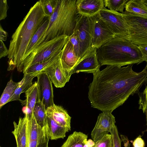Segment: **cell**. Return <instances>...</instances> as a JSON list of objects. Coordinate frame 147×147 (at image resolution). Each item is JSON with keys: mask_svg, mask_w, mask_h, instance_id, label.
Masks as SVG:
<instances>
[{"mask_svg": "<svg viewBox=\"0 0 147 147\" xmlns=\"http://www.w3.org/2000/svg\"><path fill=\"white\" fill-rule=\"evenodd\" d=\"M33 113L37 123L45 128L47 117V108L42 102L39 101L36 103Z\"/></svg>", "mask_w": 147, "mask_h": 147, "instance_id": "26", "label": "cell"}, {"mask_svg": "<svg viewBox=\"0 0 147 147\" xmlns=\"http://www.w3.org/2000/svg\"><path fill=\"white\" fill-rule=\"evenodd\" d=\"M97 50L96 48L92 47L80 60L72 74L82 72L93 74L100 70L101 66L98 60Z\"/></svg>", "mask_w": 147, "mask_h": 147, "instance_id": "13", "label": "cell"}, {"mask_svg": "<svg viewBox=\"0 0 147 147\" xmlns=\"http://www.w3.org/2000/svg\"><path fill=\"white\" fill-rule=\"evenodd\" d=\"M50 139L49 137H48L45 140L38 144L37 147H48V142Z\"/></svg>", "mask_w": 147, "mask_h": 147, "instance_id": "39", "label": "cell"}, {"mask_svg": "<svg viewBox=\"0 0 147 147\" xmlns=\"http://www.w3.org/2000/svg\"><path fill=\"white\" fill-rule=\"evenodd\" d=\"M145 88L143 91L138 93L139 97L138 101L139 109H142L143 113L147 112V80L144 84Z\"/></svg>", "mask_w": 147, "mask_h": 147, "instance_id": "31", "label": "cell"}, {"mask_svg": "<svg viewBox=\"0 0 147 147\" xmlns=\"http://www.w3.org/2000/svg\"><path fill=\"white\" fill-rule=\"evenodd\" d=\"M112 136L109 134L95 142V145L93 147H112Z\"/></svg>", "mask_w": 147, "mask_h": 147, "instance_id": "32", "label": "cell"}, {"mask_svg": "<svg viewBox=\"0 0 147 147\" xmlns=\"http://www.w3.org/2000/svg\"><path fill=\"white\" fill-rule=\"evenodd\" d=\"M41 1L46 14L50 17L56 9L58 0H41Z\"/></svg>", "mask_w": 147, "mask_h": 147, "instance_id": "30", "label": "cell"}, {"mask_svg": "<svg viewBox=\"0 0 147 147\" xmlns=\"http://www.w3.org/2000/svg\"><path fill=\"white\" fill-rule=\"evenodd\" d=\"M115 117L110 111H102L98 117L97 119L91 136L95 142L105 135L111 132L115 125Z\"/></svg>", "mask_w": 147, "mask_h": 147, "instance_id": "10", "label": "cell"}, {"mask_svg": "<svg viewBox=\"0 0 147 147\" xmlns=\"http://www.w3.org/2000/svg\"><path fill=\"white\" fill-rule=\"evenodd\" d=\"M24 112L27 113L28 115L30 139L37 141L38 144L45 140L49 137L45 128H42L37 123L33 113Z\"/></svg>", "mask_w": 147, "mask_h": 147, "instance_id": "18", "label": "cell"}, {"mask_svg": "<svg viewBox=\"0 0 147 147\" xmlns=\"http://www.w3.org/2000/svg\"><path fill=\"white\" fill-rule=\"evenodd\" d=\"M19 82H14L12 78L7 83L0 99V109L8 102L12 94L17 88Z\"/></svg>", "mask_w": 147, "mask_h": 147, "instance_id": "27", "label": "cell"}, {"mask_svg": "<svg viewBox=\"0 0 147 147\" xmlns=\"http://www.w3.org/2000/svg\"><path fill=\"white\" fill-rule=\"evenodd\" d=\"M128 27V39L138 46L147 45V18L125 11L121 13Z\"/></svg>", "mask_w": 147, "mask_h": 147, "instance_id": "6", "label": "cell"}, {"mask_svg": "<svg viewBox=\"0 0 147 147\" xmlns=\"http://www.w3.org/2000/svg\"><path fill=\"white\" fill-rule=\"evenodd\" d=\"M146 116L147 124V112H146Z\"/></svg>", "mask_w": 147, "mask_h": 147, "instance_id": "44", "label": "cell"}, {"mask_svg": "<svg viewBox=\"0 0 147 147\" xmlns=\"http://www.w3.org/2000/svg\"><path fill=\"white\" fill-rule=\"evenodd\" d=\"M50 18V17H49L45 20L39 28L32 38L26 50L23 61L36 47L38 41L45 31L48 24Z\"/></svg>", "mask_w": 147, "mask_h": 147, "instance_id": "24", "label": "cell"}, {"mask_svg": "<svg viewBox=\"0 0 147 147\" xmlns=\"http://www.w3.org/2000/svg\"><path fill=\"white\" fill-rule=\"evenodd\" d=\"M138 47L145 61L147 62V45H140Z\"/></svg>", "mask_w": 147, "mask_h": 147, "instance_id": "37", "label": "cell"}, {"mask_svg": "<svg viewBox=\"0 0 147 147\" xmlns=\"http://www.w3.org/2000/svg\"><path fill=\"white\" fill-rule=\"evenodd\" d=\"M129 0H104L105 7L109 9L121 13H123L126 4Z\"/></svg>", "mask_w": 147, "mask_h": 147, "instance_id": "28", "label": "cell"}, {"mask_svg": "<svg viewBox=\"0 0 147 147\" xmlns=\"http://www.w3.org/2000/svg\"><path fill=\"white\" fill-rule=\"evenodd\" d=\"M0 58L8 55V49L2 40H0Z\"/></svg>", "mask_w": 147, "mask_h": 147, "instance_id": "35", "label": "cell"}, {"mask_svg": "<svg viewBox=\"0 0 147 147\" xmlns=\"http://www.w3.org/2000/svg\"><path fill=\"white\" fill-rule=\"evenodd\" d=\"M47 116L60 126L71 130V117L62 107L54 104L47 108Z\"/></svg>", "mask_w": 147, "mask_h": 147, "instance_id": "16", "label": "cell"}, {"mask_svg": "<svg viewBox=\"0 0 147 147\" xmlns=\"http://www.w3.org/2000/svg\"><path fill=\"white\" fill-rule=\"evenodd\" d=\"M68 39L72 44L77 56L80 59V41L78 32L74 30L73 33L68 37Z\"/></svg>", "mask_w": 147, "mask_h": 147, "instance_id": "29", "label": "cell"}, {"mask_svg": "<svg viewBox=\"0 0 147 147\" xmlns=\"http://www.w3.org/2000/svg\"><path fill=\"white\" fill-rule=\"evenodd\" d=\"M88 136L81 132L74 131L69 135L61 147H83Z\"/></svg>", "mask_w": 147, "mask_h": 147, "instance_id": "23", "label": "cell"}, {"mask_svg": "<svg viewBox=\"0 0 147 147\" xmlns=\"http://www.w3.org/2000/svg\"><path fill=\"white\" fill-rule=\"evenodd\" d=\"M39 72L24 74L22 80L19 82L17 88L12 94L8 102L14 100H20V94L25 92L33 84V79L36 77Z\"/></svg>", "mask_w": 147, "mask_h": 147, "instance_id": "20", "label": "cell"}, {"mask_svg": "<svg viewBox=\"0 0 147 147\" xmlns=\"http://www.w3.org/2000/svg\"><path fill=\"white\" fill-rule=\"evenodd\" d=\"M78 33L81 59L92 47L91 26L90 17L79 15L74 29Z\"/></svg>", "mask_w": 147, "mask_h": 147, "instance_id": "9", "label": "cell"}, {"mask_svg": "<svg viewBox=\"0 0 147 147\" xmlns=\"http://www.w3.org/2000/svg\"><path fill=\"white\" fill-rule=\"evenodd\" d=\"M45 128L47 134L51 140L63 139L69 129L67 127L59 126L47 116Z\"/></svg>", "mask_w": 147, "mask_h": 147, "instance_id": "19", "label": "cell"}, {"mask_svg": "<svg viewBox=\"0 0 147 147\" xmlns=\"http://www.w3.org/2000/svg\"><path fill=\"white\" fill-rule=\"evenodd\" d=\"M61 57L43 71L47 73L54 86L57 88L63 87L71 76L65 69Z\"/></svg>", "mask_w": 147, "mask_h": 147, "instance_id": "12", "label": "cell"}, {"mask_svg": "<svg viewBox=\"0 0 147 147\" xmlns=\"http://www.w3.org/2000/svg\"><path fill=\"white\" fill-rule=\"evenodd\" d=\"M76 5L79 15L90 17L105 8L104 0H78Z\"/></svg>", "mask_w": 147, "mask_h": 147, "instance_id": "15", "label": "cell"}, {"mask_svg": "<svg viewBox=\"0 0 147 147\" xmlns=\"http://www.w3.org/2000/svg\"><path fill=\"white\" fill-rule=\"evenodd\" d=\"M68 37L61 35L40 44L24 60L22 65L23 73L31 65L45 62L61 52L67 42Z\"/></svg>", "mask_w": 147, "mask_h": 147, "instance_id": "5", "label": "cell"}, {"mask_svg": "<svg viewBox=\"0 0 147 147\" xmlns=\"http://www.w3.org/2000/svg\"><path fill=\"white\" fill-rule=\"evenodd\" d=\"M40 100L46 108L55 104L52 82L47 73L43 71L36 76Z\"/></svg>", "mask_w": 147, "mask_h": 147, "instance_id": "11", "label": "cell"}, {"mask_svg": "<svg viewBox=\"0 0 147 147\" xmlns=\"http://www.w3.org/2000/svg\"><path fill=\"white\" fill-rule=\"evenodd\" d=\"M97 53L101 66L138 65L145 61L138 46L122 36H115L97 49Z\"/></svg>", "mask_w": 147, "mask_h": 147, "instance_id": "3", "label": "cell"}, {"mask_svg": "<svg viewBox=\"0 0 147 147\" xmlns=\"http://www.w3.org/2000/svg\"><path fill=\"white\" fill-rule=\"evenodd\" d=\"M95 142L91 139H89L86 142V144L89 147H93L95 145Z\"/></svg>", "mask_w": 147, "mask_h": 147, "instance_id": "41", "label": "cell"}, {"mask_svg": "<svg viewBox=\"0 0 147 147\" xmlns=\"http://www.w3.org/2000/svg\"><path fill=\"white\" fill-rule=\"evenodd\" d=\"M98 13L90 17L91 26L92 47L97 49L115 36L100 18Z\"/></svg>", "mask_w": 147, "mask_h": 147, "instance_id": "8", "label": "cell"}, {"mask_svg": "<svg viewBox=\"0 0 147 147\" xmlns=\"http://www.w3.org/2000/svg\"><path fill=\"white\" fill-rule=\"evenodd\" d=\"M133 64L122 67L109 65L93 74V80L88 86V98L91 106L102 111H112L127 100L138 93L147 80L143 70L134 71Z\"/></svg>", "mask_w": 147, "mask_h": 147, "instance_id": "1", "label": "cell"}, {"mask_svg": "<svg viewBox=\"0 0 147 147\" xmlns=\"http://www.w3.org/2000/svg\"><path fill=\"white\" fill-rule=\"evenodd\" d=\"M38 143L36 140H29V147H37Z\"/></svg>", "mask_w": 147, "mask_h": 147, "instance_id": "40", "label": "cell"}, {"mask_svg": "<svg viewBox=\"0 0 147 147\" xmlns=\"http://www.w3.org/2000/svg\"><path fill=\"white\" fill-rule=\"evenodd\" d=\"M133 145L134 147H144L145 144L144 140L140 136L133 141Z\"/></svg>", "mask_w": 147, "mask_h": 147, "instance_id": "36", "label": "cell"}, {"mask_svg": "<svg viewBox=\"0 0 147 147\" xmlns=\"http://www.w3.org/2000/svg\"><path fill=\"white\" fill-rule=\"evenodd\" d=\"M48 17L41 0L31 7L11 36L7 56L8 71L16 68L18 71H22V64L30 42L39 28Z\"/></svg>", "mask_w": 147, "mask_h": 147, "instance_id": "2", "label": "cell"}, {"mask_svg": "<svg viewBox=\"0 0 147 147\" xmlns=\"http://www.w3.org/2000/svg\"><path fill=\"white\" fill-rule=\"evenodd\" d=\"M112 137V147H121V140L119 136L116 126L115 125L110 132Z\"/></svg>", "mask_w": 147, "mask_h": 147, "instance_id": "33", "label": "cell"}, {"mask_svg": "<svg viewBox=\"0 0 147 147\" xmlns=\"http://www.w3.org/2000/svg\"><path fill=\"white\" fill-rule=\"evenodd\" d=\"M7 33L4 30L0 24V40L5 41L7 40Z\"/></svg>", "mask_w": 147, "mask_h": 147, "instance_id": "38", "label": "cell"}, {"mask_svg": "<svg viewBox=\"0 0 147 147\" xmlns=\"http://www.w3.org/2000/svg\"><path fill=\"white\" fill-rule=\"evenodd\" d=\"M9 8L6 0H0V20L5 19L7 17V11Z\"/></svg>", "mask_w": 147, "mask_h": 147, "instance_id": "34", "label": "cell"}, {"mask_svg": "<svg viewBox=\"0 0 147 147\" xmlns=\"http://www.w3.org/2000/svg\"><path fill=\"white\" fill-rule=\"evenodd\" d=\"M100 18L115 36L128 38V27L121 13L104 8L98 13Z\"/></svg>", "mask_w": 147, "mask_h": 147, "instance_id": "7", "label": "cell"}, {"mask_svg": "<svg viewBox=\"0 0 147 147\" xmlns=\"http://www.w3.org/2000/svg\"><path fill=\"white\" fill-rule=\"evenodd\" d=\"M146 63L147 64L146 66L143 70L144 71L146 74L147 76V62Z\"/></svg>", "mask_w": 147, "mask_h": 147, "instance_id": "42", "label": "cell"}, {"mask_svg": "<svg viewBox=\"0 0 147 147\" xmlns=\"http://www.w3.org/2000/svg\"><path fill=\"white\" fill-rule=\"evenodd\" d=\"M76 1V0H58L56 9L36 47L43 42L57 37L63 35L69 36L73 33L79 16Z\"/></svg>", "mask_w": 147, "mask_h": 147, "instance_id": "4", "label": "cell"}, {"mask_svg": "<svg viewBox=\"0 0 147 147\" xmlns=\"http://www.w3.org/2000/svg\"><path fill=\"white\" fill-rule=\"evenodd\" d=\"M0 147H1L0 146Z\"/></svg>", "mask_w": 147, "mask_h": 147, "instance_id": "45", "label": "cell"}, {"mask_svg": "<svg viewBox=\"0 0 147 147\" xmlns=\"http://www.w3.org/2000/svg\"><path fill=\"white\" fill-rule=\"evenodd\" d=\"M125 8L126 11L147 18V6L142 0H129Z\"/></svg>", "mask_w": 147, "mask_h": 147, "instance_id": "22", "label": "cell"}, {"mask_svg": "<svg viewBox=\"0 0 147 147\" xmlns=\"http://www.w3.org/2000/svg\"><path fill=\"white\" fill-rule=\"evenodd\" d=\"M24 117H20L18 123L13 122L14 130L12 131L15 138L17 147H29L30 139L27 114Z\"/></svg>", "mask_w": 147, "mask_h": 147, "instance_id": "14", "label": "cell"}, {"mask_svg": "<svg viewBox=\"0 0 147 147\" xmlns=\"http://www.w3.org/2000/svg\"><path fill=\"white\" fill-rule=\"evenodd\" d=\"M144 3L147 6V0H142Z\"/></svg>", "mask_w": 147, "mask_h": 147, "instance_id": "43", "label": "cell"}, {"mask_svg": "<svg viewBox=\"0 0 147 147\" xmlns=\"http://www.w3.org/2000/svg\"><path fill=\"white\" fill-rule=\"evenodd\" d=\"M63 49L60 52L53 56L48 60L42 63H37L33 65L28 67L24 73H27L40 72L44 69L57 60L61 56Z\"/></svg>", "mask_w": 147, "mask_h": 147, "instance_id": "25", "label": "cell"}, {"mask_svg": "<svg viewBox=\"0 0 147 147\" xmlns=\"http://www.w3.org/2000/svg\"><path fill=\"white\" fill-rule=\"evenodd\" d=\"M26 99L21 102L26 107V111L33 113L36 103L40 100L38 84L35 82L25 92Z\"/></svg>", "mask_w": 147, "mask_h": 147, "instance_id": "21", "label": "cell"}, {"mask_svg": "<svg viewBox=\"0 0 147 147\" xmlns=\"http://www.w3.org/2000/svg\"><path fill=\"white\" fill-rule=\"evenodd\" d=\"M61 59L65 69L71 76L73 70L80 59L76 55L73 47L68 39L63 49Z\"/></svg>", "mask_w": 147, "mask_h": 147, "instance_id": "17", "label": "cell"}]
</instances>
